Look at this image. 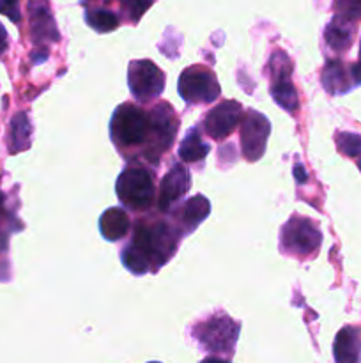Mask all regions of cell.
I'll return each mask as SVG.
<instances>
[{
    "mask_svg": "<svg viewBox=\"0 0 361 363\" xmlns=\"http://www.w3.org/2000/svg\"><path fill=\"white\" fill-rule=\"evenodd\" d=\"M177 240H179V234L166 222L142 220L134 227L131 245L147 259L151 269H158L176 254Z\"/></svg>",
    "mask_w": 361,
    "mask_h": 363,
    "instance_id": "obj_1",
    "label": "cell"
},
{
    "mask_svg": "<svg viewBox=\"0 0 361 363\" xmlns=\"http://www.w3.org/2000/svg\"><path fill=\"white\" fill-rule=\"evenodd\" d=\"M110 137L119 149L147 145L149 137H151L149 113L131 103L117 106L110 121Z\"/></svg>",
    "mask_w": 361,
    "mask_h": 363,
    "instance_id": "obj_2",
    "label": "cell"
},
{
    "mask_svg": "<svg viewBox=\"0 0 361 363\" xmlns=\"http://www.w3.org/2000/svg\"><path fill=\"white\" fill-rule=\"evenodd\" d=\"M115 191L119 201L133 211H147L154 202V179L142 165H130L117 179Z\"/></svg>",
    "mask_w": 361,
    "mask_h": 363,
    "instance_id": "obj_3",
    "label": "cell"
},
{
    "mask_svg": "<svg viewBox=\"0 0 361 363\" xmlns=\"http://www.w3.org/2000/svg\"><path fill=\"white\" fill-rule=\"evenodd\" d=\"M321 241L322 234L315 222L303 216H292L282 229L283 252L299 259L314 255L321 247Z\"/></svg>",
    "mask_w": 361,
    "mask_h": 363,
    "instance_id": "obj_4",
    "label": "cell"
},
{
    "mask_svg": "<svg viewBox=\"0 0 361 363\" xmlns=\"http://www.w3.org/2000/svg\"><path fill=\"white\" fill-rule=\"evenodd\" d=\"M179 94L190 105H202L211 103L219 98L218 78L209 67L191 66L184 69L179 77Z\"/></svg>",
    "mask_w": 361,
    "mask_h": 363,
    "instance_id": "obj_5",
    "label": "cell"
},
{
    "mask_svg": "<svg viewBox=\"0 0 361 363\" xmlns=\"http://www.w3.org/2000/svg\"><path fill=\"white\" fill-rule=\"evenodd\" d=\"M149 119H151V137L145 145L144 155L149 162L158 163L161 152L168 151L170 145L173 144L177 133V119L168 103H159L158 106H154V110L149 113Z\"/></svg>",
    "mask_w": 361,
    "mask_h": 363,
    "instance_id": "obj_6",
    "label": "cell"
},
{
    "mask_svg": "<svg viewBox=\"0 0 361 363\" xmlns=\"http://www.w3.org/2000/svg\"><path fill=\"white\" fill-rule=\"evenodd\" d=\"M239 335V323L229 315H214L195 328V337L205 351L211 353H232Z\"/></svg>",
    "mask_w": 361,
    "mask_h": 363,
    "instance_id": "obj_7",
    "label": "cell"
},
{
    "mask_svg": "<svg viewBox=\"0 0 361 363\" xmlns=\"http://www.w3.org/2000/svg\"><path fill=\"white\" fill-rule=\"evenodd\" d=\"M269 74H271V94L275 101L287 112H296L299 108L296 87L292 84V62L285 52L276 50L269 60Z\"/></svg>",
    "mask_w": 361,
    "mask_h": 363,
    "instance_id": "obj_8",
    "label": "cell"
},
{
    "mask_svg": "<svg viewBox=\"0 0 361 363\" xmlns=\"http://www.w3.org/2000/svg\"><path fill=\"white\" fill-rule=\"evenodd\" d=\"M130 91L138 101L147 103L158 98L165 89V74L151 60H133L127 69Z\"/></svg>",
    "mask_w": 361,
    "mask_h": 363,
    "instance_id": "obj_9",
    "label": "cell"
},
{
    "mask_svg": "<svg viewBox=\"0 0 361 363\" xmlns=\"http://www.w3.org/2000/svg\"><path fill=\"white\" fill-rule=\"evenodd\" d=\"M269 131H271V124H269L268 117L255 110L246 112L243 123H241V149L248 162H257L262 158L265 144H268Z\"/></svg>",
    "mask_w": 361,
    "mask_h": 363,
    "instance_id": "obj_10",
    "label": "cell"
},
{
    "mask_svg": "<svg viewBox=\"0 0 361 363\" xmlns=\"http://www.w3.org/2000/svg\"><path fill=\"white\" fill-rule=\"evenodd\" d=\"M243 119V106L237 101H222L204 117V130L214 140H223Z\"/></svg>",
    "mask_w": 361,
    "mask_h": 363,
    "instance_id": "obj_11",
    "label": "cell"
},
{
    "mask_svg": "<svg viewBox=\"0 0 361 363\" xmlns=\"http://www.w3.org/2000/svg\"><path fill=\"white\" fill-rule=\"evenodd\" d=\"M191 186V177L188 172L186 167H183L180 163H176L172 169L168 170L165 177L161 181V186H159V195H158V206L161 211H168L170 206L173 202L179 201L180 197L188 194Z\"/></svg>",
    "mask_w": 361,
    "mask_h": 363,
    "instance_id": "obj_12",
    "label": "cell"
},
{
    "mask_svg": "<svg viewBox=\"0 0 361 363\" xmlns=\"http://www.w3.org/2000/svg\"><path fill=\"white\" fill-rule=\"evenodd\" d=\"M28 16H30L32 39L35 43L59 41V30L50 13L48 0H28Z\"/></svg>",
    "mask_w": 361,
    "mask_h": 363,
    "instance_id": "obj_13",
    "label": "cell"
},
{
    "mask_svg": "<svg viewBox=\"0 0 361 363\" xmlns=\"http://www.w3.org/2000/svg\"><path fill=\"white\" fill-rule=\"evenodd\" d=\"M336 363H357L361 358V330L356 326H343L336 333L333 344Z\"/></svg>",
    "mask_w": 361,
    "mask_h": 363,
    "instance_id": "obj_14",
    "label": "cell"
},
{
    "mask_svg": "<svg viewBox=\"0 0 361 363\" xmlns=\"http://www.w3.org/2000/svg\"><path fill=\"white\" fill-rule=\"evenodd\" d=\"M130 216L122 208H110L99 218V230L108 241H119L130 230Z\"/></svg>",
    "mask_w": 361,
    "mask_h": 363,
    "instance_id": "obj_15",
    "label": "cell"
},
{
    "mask_svg": "<svg viewBox=\"0 0 361 363\" xmlns=\"http://www.w3.org/2000/svg\"><path fill=\"white\" fill-rule=\"evenodd\" d=\"M353 38H354V27L350 21L343 20V18L335 16L331 21L328 23L324 32V39L328 43L329 48L336 53L347 52L353 45Z\"/></svg>",
    "mask_w": 361,
    "mask_h": 363,
    "instance_id": "obj_16",
    "label": "cell"
},
{
    "mask_svg": "<svg viewBox=\"0 0 361 363\" xmlns=\"http://www.w3.org/2000/svg\"><path fill=\"white\" fill-rule=\"evenodd\" d=\"M30 119H28L25 112H18L11 119L9 133H7V147H9L11 155H16V152H21L30 147Z\"/></svg>",
    "mask_w": 361,
    "mask_h": 363,
    "instance_id": "obj_17",
    "label": "cell"
},
{
    "mask_svg": "<svg viewBox=\"0 0 361 363\" xmlns=\"http://www.w3.org/2000/svg\"><path fill=\"white\" fill-rule=\"evenodd\" d=\"M211 213V204L204 195H197V197L188 199L183 204V208L177 213L180 225L186 227V230L195 229L200 222H204Z\"/></svg>",
    "mask_w": 361,
    "mask_h": 363,
    "instance_id": "obj_18",
    "label": "cell"
},
{
    "mask_svg": "<svg viewBox=\"0 0 361 363\" xmlns=\"http://www.w3.org/2000/svg\"><path fill=\"white\" fill-rule=\"evenodd\" d=\"M322 85L329 94H343L349 91L350 82L342 60L333 59L326 62L324 69H322Z\"/></svg>",
    "mask_w": 361,
    "mask_h": 363,
    "instance_id": "obj_19",
    "label": "cell"
},
{
    "mask_svg": "<svg viewBox=\"0 0 361 363\" xmlns=\"http://www.w3.org/2000/svg\"><path fill=\"white\" fill-rule=\"evenodd\" d=\"M209 155V144H205L200 137V131L197 128L190 130L186 133V137L183 138L179 147V156L183 162L186 163H195L204 160Z\"/></svg>",
    "mask_w": 361,
    "mask_h": 363,
    "instance_id": "obj_20",
    "label": "cell"
},
{
    "mask_svg": "<svg viewBox=\"0 0 361 363\" xmlns=\"http://www.w3.org/2000/svg\"><path fill=\"white\" fill-rule=\"evenodd\" d=\"M85 21L88 23V27L94 28L96 32H112L119 27V18L115 13L108 9H101V7H96V9H87L85 13Z\"/></svg>",
    "mask_w": 361,
    "mask_h": 363,
    "instance_id": "obj_21",
    "label": "cell"
},
{
    "mask_svg": "<svg viewBox=\"0 0 361 363\" xmlns=\"http://www.w3.org/2000/svg\"><path fill=\"white\" fill-rule=\"evenodd\" d=\"M122 262L131 273H134V275H144V273H147L149 269H151L147 259H145L133 245H127L122 250Z\"/></svg>",
    "mask_w": 361,
    "mask_h": 363,
    "instance_id": "obj_22",
    "label": "cell"
},
{
    "mask_svg": "<svg viewBox=\"0 0 361 363\" xmlns=\"http://www.w3.org/2000/svg\"><path fill=\"white\" fill-rule=\"evenodd\" d=\"M336 147L349 158H361V135L342 131L336 135Z\"/></svg>",
    "mask_w": 361,
    "mask_h": 363,
    "instance_id": "obj_23",
    "label": "cell"
},
{
    "mask_svg": "<svg viewBox=\"0 0 361 363\" xmlns=\"http://www.w3.org/2000/svg\"><path fill=\"white\" fill-rule=\"evenodd\" d=\"M336 16L356 23L361 20V0H335Z\"/></svg>",
    "mask_w": 361,
    "mask_h": 363,
    "instance_id": "obj_24",
    "label": "cell"
},
{
    "mask_svg": "<svg viewBox=\"0 0 361 363\" xmlns=\"http://www.w3.org/2000/svg\"><path fill=\"white\" fill-rule=\"evenodd\" d=\"M119 2L120 6H122V9L126 11L127 20L137 23V21L144 16L145 11L152 6L154 0H119Z\"/></svg>",
    "mask_w": 361,
    "mask_h": 363,
    "instance_id": "obj_25",
    "label": "cell"
},
{
    "mask_svg": "<svg viewBox=\"0 0 361 363\" xmlns=\"http://www.w3.org/2000/svg\"><path fill=\"white\" fill-rule=\"evenodd\" d=\"M0 14L7 16L14 23H20V0H0Z\"/></svg>",
    "mask_w": 361,
    "mask_h": 363,
    "instance_id": "obj_26",
    "label": "cell"
},
{
    "mask_svg": "<svg viewBox=\"0 0 361 363\" xmlns=\"http://www.w3.org/2000/svg\"><path fill=\"white\" fill-rule=\"evenodd\" d=\"M350 77H353L354 84H361V62L350 66Z\"/></svg>",
    "mask_w": 361,
    "mask_h": 363,
    "instance_id": "obj_27",
    "label": "cell"
},
{
    "mask_svg": "<svg viewBox=\"0 0 361 363\" xmlns=\"http://www.w3.org/2000/svg\"><path fill=\"white\" fill-rule=\"evenodd\" d=\"M7 45H9V43H7V30L4 28V25L0 23V55L6 52Z\"/></svg>",
    "mask_w": 361,
    "mask_h": 363,
    "instance_id": "obj_28",
    "label": "cell"
},
{
    "mask_svg": "<svg viewBox=\"0 0 361 363\" xmlns=\"http://www.w3.org/2000/svg\"><path fill=\"white\" fill-rule=\"evenodd\" d=\"M294 176L297 177V181H299V183H304V181H306V174H304L303 167H301L299 163H297L296 169H294Z\"/></svg>",
    "mask_w": 361,
    "mask_h": 363,
    "instance_id": "obj_29",
    "label": "cell"
},
{
    "mask_svg": "<svg viewBox=\"0 0 361 363\" xmlns=\"http://www.w3.org/2000/svg\"><path fill=\"white\" fill-rule=\"evenodd\" d=\"M200 363H230V362L223 360V358H218V357H207L205 360H202Z\"/></svg>",
    "mask_w": 361,
    "mask_h": 363,
    "instance_id": "obj_30",
    "label": "cell"
},
{
    "mask_svg": "<svg viewBox=\"0 0 361 363\" xmlns=\"http://www.w3.org/2000/svg\"><path fill=\"white\" fill-rule=\"evenodd\" d=\"M7 250V236L4 233H0V252Z\"/></svg>",
    "mask_w": 361,
    "mask_h": 363,
    "instance_id": "obj_31",
    "label": "cell"
},
{
    "mask_svg": "<svg viewBox=\"0 0 361 363\" xmlns=\"http://www.w3.org/2000/svg\"><path fill=\"white\" fill-rule=\"evenodd\" d=\"M6 215L7 213H6V206H4V195L2 191H0V220H2Z\"/></svg>",
    "mask_w": 361,
    "mask_h": 363,
    "instance_id": "obj_32",
    "label": "cell"
},
{
    "mask_svg": "<svg viewBox=\"0 0 361 363\" xmlns=\"http://www.w3.org/2000/svg\"><path fill=\"white\" fill-rule=\"evenodd\" d=\"M357 167H360V170H361V158L357 160Z\"/></svg>",
    "mask_w": 361,
    "mask_h": 363,
    "instance_id": "obj_33",
    "label": "cell"
},
{
    "mask_svg": "<svg viewBox=\"0 0 361 363\" xmlns=\"http://www.w3.org/2000/svg\"><path fill=\"white\" fill-rule=\"evenodd\" d=\"M149 363H159V362H149Z\"/></svg>",
    "mask_w": 361,
    "mask_h": 363,
    "instance_id": "obj_34",
    "label": "cell"
},
{
    "mask_svg": "<svg viewBox=\"0 0 361 363\" xmlns=\"http://www.w3.org/2000/svg\"><path fill=\"white\" fill-rule=\"evenodd\" d=\"M360 55H361V46H360Z\"/></svg>",
    "mask_w": 361,
    "mask_h": 363,
    "instance_id": "obj_35",
    "label": "cell"
}]
</instances>
